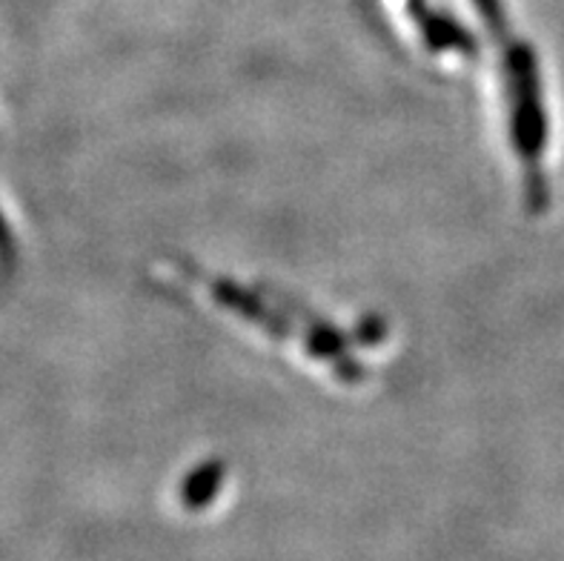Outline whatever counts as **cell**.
Returning <instances> with one entry per match:
<instances>
[{"label":"cell","instance_id":"cell-1","mask_svg":"<svg viewBox=\"0 0 564 561\" xmlns=\"http://www.w3.org/2000/svg\"><path fill=\"white\" fill-rule=\"evenodd\" d=\"M218 493V470H198L184 487V505L189 510H204Z\"/></svg>","mask_w":564,"mask_h":561}]
</instances>
